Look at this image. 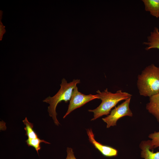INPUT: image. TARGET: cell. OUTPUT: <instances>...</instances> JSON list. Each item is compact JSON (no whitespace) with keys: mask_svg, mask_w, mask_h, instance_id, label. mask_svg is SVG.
<instances>
[{"mask_svg":"<svg viewBox=\"0 0 159 159\" xmlns=\"http://www.w3.org/2000/svg\"><path fill=\"white\" fill-rule=\"evenodd\" d=\"M26 142L29 146H32L34 148L37 153H38V151L41 149L40 144L41 143H44L45 144H50L49 143L44 140L40 139L38 138L36 139L28 138L26 141Z\"/></svg>","mask_w":159,"mask_h":159,"instance_id":"7c38bea8","label":"cell"},{"mask_svg":"<svg viewBox=\"0 0 159 159\" xmlns=\"http://www.w3.org/2000/svg\"><path fill=\"white\" fill-rule=\"evenodd\" d=\"M131 98L125 100L112 110L110 115L102 119L103 121L106 123L107 128L116 125L117 120L123 117L132 116V113L129 107Z\"/></svg>","mask_w":159,"mask_h":159,"instance_id":"277c9868","label":"cell"},{"mask_svg":"<svg viewBox=\"0 0 159 159\" xmlns=\"http://www.w3.org/2000/svg\"><path fill=\"white\" fill-rule=\"evenodd\" d=\"M97 99L102 100L100 104L93 110H89L88 111L93 112L94 117L91 120H94L104 115L110 113L111 109L120 102L131 98L132 95L121 90L117 91L116 93L109 92L106 88L104 91L100 92L98 90L96 91Z\"/></svg>","mask_w":159,"mask_h":159,"instance_id":"7a4b0ae2","label":"cell"},{"mask_svg":"<svg viewBox=\"0 0 159 159\" xmlns=\"http://www.w3.org/2000/svg\"><path fill=\"white\" fill-rule=\"evenodd\" d=\"M137 86L141 95L150 97L159 93V67L152 64L138 77Z\"/></svg>","mask_w":159,"mask_h":159,"instance_id":"6da1fadb","label":"cell"},{"mask_svg":"<svg viewBox=\"0 0 159 159\" xmlns=\"http://www.w3.org/2000/svg\"><path fill=\"white\" fill-rule=\"evenodd\" d=\"M148 137L151 140H149L150 149L153 150L154 149L158 148L159 149V131L154 132L149 135Z\"/></svg>","mask_w":159,"mask_h":159,"instance_id":"4fadbf2b","label":"cell"},{"mask_svg":"<svg viewBox=\"0 0 159 159\" xmlns=\"http://www.w3.org/2000/svg\"><path fill=\"white\" fill-rule=\"evenodd\" d=\"M95 99H97L96 95H85L79 92L77 87L76 86L73 91L67 111L63 118H65L76 109L80 107L90 101Z\"/></svg>","mask_w":159,"mask_h":159,"instance_id":"5b68a950","label":"cell"},{"mask_svg":"<svg viewBox=\"0 0 159 159\" xmlns=\"http://www.w3.org/2000/svg\"><path fill=\"white\" fill-rule=\"evenodd\" d=\"M5 32L4 27L0 20V40H1L3 35Z\"/></svg>","mask_w":159,"mask_h":159,"instance_id":"9a60e30c","label":"cell"},{"mask_svg":"<svg viewBox=\"0 0 159 159\" xmlns=\"http://www.w3.org/2000/svg\"><path fill=\"white\" fill-rule=\"evenodd\" d=\"M146 108L159 123V93L149 97V102L147 104Z\"/></svg>","mask_w":159,"mask_h":159,"instance_id":"52a82bcc","label":"cell"},{"mask_svg":"<svg viewBox=\"0 0 159 159\" xmlns=\"http://www.w3.org/2000/svg\"><path fill=\"white\" fill-rule=\"evenodd\" d=\"M67 156L66 159H76L72 148L67 147Z\"/></svg>","mask_w":159,"mask_h":159,"instance_id":"5bb4252c","label":"cell"},{"mask_svg":"<svg viewBox=\"0 0 159 159\" xmlns=\"http://www.w3.org/2000/svg\"><path fill=\"white\" fill-rule=\"evenodd\" d=\"M80 83L79 79H74L72 81L68 83L65 79L63 78L60 84V88L57 93L53 97L49 96L43 100V102L49 104L48 112L55 125L58 126L60 124L57 118V106L62 101L67 103L70 101L74 89L77 84Z\"/></svg>","mask_w":159,"mask_h":159,"instance_id":"3957f363","label":"cell"},{"mask_svg":"<svg viewBox=\"0 0 159 159\" xmlns=\"http://www.w3.org/2000/svg\"><path fill=\"white\" fill-rule=\"evenodd\" d=\"M86 131L89 141L103 155L107 157L117 155L118 151L116 149L110 146L103 145L95 140L91 129H87Z\"/></svg>","mask_w":159,"mask_h":159,"instance_id":"8992f818","label":"cell"},{"mask_svg":"<svg viewBox=\"0 0 159 159\" xmlns=\"http://www.w3.org/2000/svg\"><path fill=\"white\" fill-rule=\"evenodd\" d=\"M141 157L144 159H159V151L154 152L150 149L149 140L143 141L140 145Z\"/></svg>","mask_w":159,"mask_h":159,"instance_id":"9c48e42d","label":"cell"},{"mask_svg":"<svg viewBox=\"0 0 159 159\" xmlns=\"http://www.w3.org/2000/svg\"><path fill=\"white\" fill-rule=\"evenodd\" d=\"M147 46L145 49L148 50L152 49H159V29L157 27H155L150 35L147 37V41L143 43Z\"/></svg>","mask_w":159,"mask_h":159,"instance_id":"ba28073f","label":"cell"},{"mask_svg":"<svg viewBox=\"0 0 159 159\" xmlns=\"http://www.w3.org/2000/svg\"><path fill=\"white\" fill-rule=\"evenodd\" d=\"M23 122L25 125L24 129L26 132V135L28 136V138L36 139L38 138L37 134L33 129V124L28 121L26 117L23 120Z\"/></svg>","mask_w":159,"mask_h":159,"instance_id":"8fae6325","label":"cell"},{"mask_svg":"<svg viewBox=\"0 0 159 159\" xmlns=\"http://www.w3.org/2000/svg\"><path fill=\"white\" fill-rule=\"evenodd\" d=\"M146 11L150 12L152 16L159 17V0H143Z\"/></svg>","mask_w":159,"mask_h":159,"instance_id":"30bf717a","label":"cell"}]
</instances>
